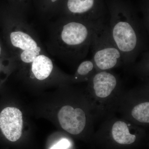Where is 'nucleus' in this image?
<instances>
[{"label": "nucleus", "mask_w": 149, "mask_h": 149, "mask_svg": "<svg viewBox=\"0 0 149 149\" xmlns=\"http://www.w3.org/2000/svg\"><path fill=\"white\" fill-rule=\"evenodd\" d=\"M104 19L88 21L68 17L56 22L53 51L63 59L79 63L88 55L95 36L104 26Z\"/></svg>", "instance_id": "nucleus-1"}, {"label": "nucleus", "mask_w": 149, "mask_h": 149, "mask_svg": "<svg viewBox=\"0 0 149 149\" xmlns=\"http://www.w3.org/2000/svg\"><path fill=\"white\" fill-rule=\"evenodd\" d=\"M108 25L112 38L122 54L123 65L130 69L138 57L148 50V31L142 19L120 7L113 8Z\"/></svg>", "instance_id": "nucleus-2"}, {"label": "nucleus", "mask_w": 149, "mask_h": 149, "mask_svg": "<svg viewBox=\"0 0 149 149\" xmlns=\"http://www.w3.org/2000/svg\"><path fill=\"white\" fill-rule=\"evenodd\" d=\"M87 83L85 91L99 121L115 115L125 91L120 77L111 70L97 71Z\"/></svg>", "instance_id": "nucleus-3"}, {"label": "nucleus", "mask_w": 149, "mask_h": 149, "mask_svg": "<svg viewBox=\"0 0 149 149\" xmlns=\"http://www.w3.org/2000/svg\"><path fill=\"white\" fill-rule=\"evenodd\" d=\"M57 119L62 129L73 136L91 131L99 121L85 88L77 92L74 101L60 107Z\"/></svg>", "instance_id": "nucleus-4"}, {"label": "nucleus", "mask_w": 149, "mask_h": 149, "mask_svg": "<svg viewBox=\"0 0 149 149\" xmlns=\"http://www.w3.org/2000/svg\"><path fill=\"white\" fill-rule=\"evenodd\" d=\"M117 113L126 120L142 127L149 124L148 83H145L129 91L125 90Z\"/></svg>", "instance_id": "nucleus-5"}, {"label": "nucleus", "mask_w": 149, "mask_h": 149, "mask_svg": "<svg viewBox=\"0 0 149 149\" xmlns=\"http://www.w3.org/2000/svg\"><path fill=\"white\" fill-rule=\"evenodd\" d=\"M91 50L97 71L111 70L123 65L122 54L112 38L108 24L105 23L96 34Z\"/></svg>", "instance_id": "nucleus-6"}, {"label": "nucleus", "mask_w": 149, "mask_h": 149, "mask_svg": "<svg viewBox=\"0 0 149 149\" xmlns=\"http://www.w3.org/2000/svg\"><path fill=\"white\" fill-rule=\"evenodd\" d=\"M101 123L100 126L109 131L114 142L122 146H129L135 143L137 139L136 132L144 128L120 116L118 117L116 115Z\"/></svg>", "instance_id": "nucleus-7"}, {"label": "nucleus", "mask_w": 149, "mask_h": 149, "mask_svg": "<svg viewBox=\"0 0 149 149\" xmlns=\"http://www.w3.org/2000/svg\"><path fill=\"white\" fill-rule=\"evenodd\" d=\"M23 124L22 113L17 108L6 107L0 112V131L8 141L16 142L20 139Z\"/></svg>", "instance_id": "nucleus-8"}, {"label": "nucleus", "mask_w": 149, "mask_h": 149, "mask_svg": "<svg viewBox=\"0 0 149 149\" xmlns=\"http://www.w3.org/2000/svg\"><path fill=\"white\" fill-rule=\"evenodd\" d=\"M67 7L71 15L70 17L88 21L103 19L96 8V0H68Z\"/></svg>", "instance_id": "nucleus-9"}, {"label": "nucleus", "mask_w": 149, "mask_h": 149, "mask_svg": "<svg viewBox=\"0 0 149 149\" xmlns=\"http://www.w3.org/2000/svg\"><path fill=\"white\" fill-rule=\"evenodd\" d=\"M10 40L14 47L22 51L41 49L36 40L29 33L22 30L16 29L11 32Z\"/></svg>", "instance_id": "nucleus-10"}, {"label": "nucleus", "mask_w": 149, "mask_h": 149, "mask_svg": "<svg viewBox=\"0 0 149 149\" xmlns=\"http://www.w3.org/2000/svg\"><path fill=\"white\" fill-rule=\"evenodd\" d=\"M31 63L32 74L36 79L39 80H45L51 75L54 70V65L52 61L44 54H39Z\"/></svg>", "instance_id": "nucleus-11"}, {"label": "nucleus", "mask_w": 149, "mask_h": 149, "mask_svg": "<svg viewBox=\"0 0 149 149\" xmlns=\"http://www.w3.org/2000/svg\"><path fill=\"white\" fill-rule=\"evenodd\" d=\"M97 72L92 59L81 61L77 66L71 81L74 83H87L96 72Z\"/></svg>", "instance_id": "nucleus-12"}, {"label": "nucleus", "mask_w": 149, "mask_h": 149, "mask_svg": "<svg viewBox=\"0 0 149 149\" xmlns=\"http://www.w3.org/2000/svg\"><path fill=\"white\" fill-rule=\"evenodd\" d=\"M149 58L148 50L145 51L143 53L141 60L135 63L130 69L145 83H148Z\"/></svg>", "instance_id": "nucleus-13"}, {"label": "nucleus", "mask_w": 149, "mask_h": 149, "mask_svg": "<svg viewBox=\"0 0 149 149\" xmlns=\"http://www.w3.org/2000/svg\"><path fill=\"white\" fill-rule=\"evenodd\" d=\"M41 49L36 50H26L22 51L19 55L20 59L24 63H32L37 56L41 54Z\"/></svg>", "instance_id": "nucleus-14"}, {"label": "nucleus", "mask_w": 149, "mask_h": 149, "mask_svg": "<svg viewBox=\"0 0 149 149\" xmlns=\"http://www.w3.org/2000/svg\"><path fill=\"white\" fill-rule=\"evenodd\" d=\"M70 142L67 139H62L53 146L50 149H68L70 146Z\"/></svg>", "instance_id": "nucleus-15"}, {"label": "nucleus", "mask_w": 149, "mask_h": 149, "mask_svg": "<svg viewBox=\"0 0 149 149\" xmlns=\"http://www.w3.org/2000/svg\"><path fill=\"white\" fill-rule=\"evenodd\" d=\"M1 44H0V55H1Z\"/></svg>", "instance_id": "nucleus-16"}, {"label": "nucleus", "mask_w": 149, "mask_h": 149, "mask_svg": "<svg viewBox=\"0 0 149 149\" xmlns=\"http://www.w3.org/2000/svg\"><path fill=\"white\" fill-rule=\"evenodd\" d=\"M58 0H51V1H52V2H55L56 1H57Z\"/></svg>", "instance_id": "nucleus-17"}]
</instances>
